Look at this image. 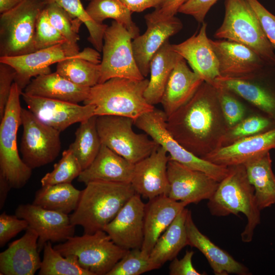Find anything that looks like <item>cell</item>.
<instances>
[{
  "instance_id": "obj_1",
  "label": "cell",
  "mask_w": 275,
  "mask_h": 275,
  "mask_svg": "<svg viewBox=\"0 0 275 275\" xmlns=\"http://www.w3.org/2000/svg\"><path fill=\"white\" fill-rule=\"evenodd\" d=\"M167 127L182 146L198 157L221 147L229 127L216 88L204 81L187 103L167 117Z\"/></svg>"
},
{
  "instance_id": "obj_2",
  "label": "cell",
  "mask_w": 275,
  "mask_h": 275,
  "mask_svg": "<svg viewBox=\"0 0 275 275\" xmlns=\"http://www.w3.org/2000/svg\"><path fill=\"white\" fill-rule=\"evenodd\" d=\"M86 185L70 218L74 226H81L87 234L103 230L136 194L130 183L93 181Z\"/></svg>"
},
{
  "instance_id": "obj_3",
  "label": "cell",
  "mask_w": 275,
  "mask_h": 275,
  "mask_svg": "<svg viewBox=\"0 0 275 275\" xmlns=\"http://www.w3.org/2000/svg\"><path fill=\"white\" fill-rule=\"evenodd\" d=\"M228 167V174L219 182L215 193L208 200L207 207L211 214L216 216H237L239 213L244 214L247 223L241 238L243 242H250L253 239L255 229L260 223L261 210L244 166Z\"/></svg>"
},
{
  "instance_id": "obj_4",
  "label": "cell",
  "mask_w": 275,
  "mask_h": 275,
  "mask_svg": "<svg viewBox=\"0 0 275 275\" xmlns=\"http://www.w3.org/2000/svg\"><path fill=\"white\" fill-rule=\"evenodd\" d=\"M149 79L115 77L91 87L84 104L95 106L94 115L118 116L135 121L154 106L144 97Z\"/></svg>"
},
{
  "instance_id": "obj_5",
  "label": "cell",
  "mask_w": 275,
  "mask_h": 275,
  "mask_svg": "<svg viewBox=\"0 0 275 275\" xmlns=\"http://www.w3.org/2000/svg\"><path fill=\"white\" fill-rule=\"evenodd\" d=\"M225 16L214 33L225 39L246 46L267 64L275 66V53L255 11L246 0H225Z\"/></svg>"
},
{
  "instance_id": "obj_6",
  "label": "cell",
  "mask_w": 275,
  "mask_h": 275,
  "mask_svg": "<svg viewBox=\"0 0 275 275\" xmlns=\"http://www.w3.org/2000/svg\"><path fill=\"white\" fill-rule=\"evenodd\" d=\"M22 91L13 82L0 124V173L12 188L23 187L30 179L32 169L19 155L17 134L21 125L20 96Z\"/></svg>"
},
{
  "instance_id": "obj_7",
  "label": "cell",
  "mask_w": 275,
  "mask_h": 275,
  "mask_svg": "<svg viewBox=\"0 0 275 275\" xmlns=\"http://www.w3.org/2000/svg\"><path fill=\"white\" fill-rule=\"evenodd\" d=\"M53 248L64 256L74 257L93 275H107L128 251L117 245L104 230L73 236Z\"/></svg>"
},
{
  "instance_id": "obj_8",
  "label": "cell",
  "mask_w": 275,
  "mask_h": 275,
  "mask_svg": "<svg viewBox=\"0 0 275 275\" xmlns=\"http://www.w3.org/2000/svg\"><path fill=\"white\" fill-rule=\"evenodd\" d=\"M45 6L42 0H23L15 8L1 14L0 57L35 51L36 22Z\"/></svg>"
},
{
  "instance_id": "obj_9",
  "label": "cell",
  "mask_w": 275,
  "mask_h": 275,
  "mask_svg": "<svg viewBox=\"0 0 275 275\" xmlns=\"http://www.w3.org/2000/svg\"><path fill=\"white\" fill-rule=\"evenodd\" d=\"M73 58H82L96 64H100L101 60L96 49L87 47L80 51L77 44L65 42L23 55L0 57V62L13 68L16 72L14 82L22 91L32 78L51 73V65Z\"/></svg>"
},
{
  "instance_id": "obj_10",
  "label": "cell",
  "mask_w": 275,
  "mask_h": 275,
  "mask_svg": "<svg viewBox=\"0 0 275 275\" xmlns=\"http://www.w3.org/2000/svg\"><path fill=\"white\" fill-rule=\"evenodd\" d=\"M133 119L118 116H97L96 126L101 144L135 164L150 155L158 145L146 133L132 129Z\"/></svg>"
},
{
  "instance_id": "obj_11",
  "label": "cell",
  "mask_w": 275,
  "mask_h": 275,
  "mask_svg": "<svg viewBox=\"0 0 275 275\" xmlns=\"http://www.w3.org/2000/svg\"><path fill=\"white\" fill-rule=\"evenodd\" d=\"M132 39L131 35L122 24L114 20L107 26L103 36L98 84L115 77L145 78L136 63Z\"/></svg>"
},
{
  "instance_id": "obj_12",
  "label": "cell",
  "mask_w": 275,
  "mask_h": 275,
  "mask_svg": "<svg viewBox=\"0 0 275 275\" xmlns=\"http://www.w3.org/2000/svg\"><path fill=\"white\" fill-rule=\"evenodd\" d=\"M21 119L23 131L20 150L24 162L33 170L54 161L61 149V132L24 108Z\"/></svg>"
},
{
  "instance_id": "obj_13",
  "label": "cell",
  "mask_w": 275,
  "mask_h": 275,
  "mask_svg": "<svg viewBox=\"0 0 275 275\" xmlns=\"http://www.w3.org/2000/svg\"><path fill=\"white\" fill-rule=\"evenodd\" d=\"M167 119L163 111L154 108L136 119L134 124L162 147L170 159L204 172L211 177H215L219 170L218 166L194 155L182 146L168 130Z\"/></svg>"
},
{
  "instance_id": "obj_14",
  "label": "cell",
  "mask_w": 275,
  "mask_h": 275,
  "mask_svg": "<svg viewBox=\"0 0 275 275\" xmlns=\"http://www.w3.org/2000/svg\"><path fill=\"white\" fill-rule=\"evenodd\" d=\"M214 85L230 90L275 122V66L267 65L257 76L251 79L219 76Z\"/></svg>"
},
{
  "instance_id": "obj_15",
  "label": "cell",
  "mask_w": 275,
  "mask_h": 275,
  "mask_svg": "<svg viewBox=\"0 0 275 275\" xmlns=\"http://www.w3.org/2000/svg\"><path fill=\"white\" fill-rule=\"evenodd\" d=\"M167 172L170 185L168 196L187 205L208 200L219 184L206 173L171 159L168 162Z\"/></svg>"
},
{
  "instance_id": "obj_16",
  "label": "cell",
  "mask_w": 275,
  "mask_h": 275,
  "mask_svg": "<svg viewBox=\"0 0 275 275\" xmlns=\"http://www.w3.org/2000/svg\"><path fill=\"white\" fill-rule=\"evenodd\" d=\"M210 41L217 59L220 77L253 78L268 65L244 45L225 39Z\"/></svg>"
},
{
  "instance_id": "obj_17",
  "label": "cell",
  "mask_w": 275,
  "mask_h": 275,
  "mask_svg": "<svg viewBox=\"0 0 275 275\" xmlns=\"http://www.w3.org/2000/svg\"><path fill=\"white\" fill-rule=\"evenodd\" d=\"M28 109L46 125L62 132L70 125L94 115L95 106L79 105L57 99L21 93Z\"/></svg>"
},
{
  "instance_id": "obj_18",
  "label": "cell",
  "mask_w": 275,
  "mask_h": 275,
  "mask_svg": "<svg viewBox=\"0 0 275 275\" xmlns=\"http://www.w3.org/2000/svg\"><path fill=\"white\" fill-rule=\"evenodd\" d=\"M15 215L25 219L38 234L39 251L48 241L64 242L74 236L75 227L68 214L43 208L32 204L19 205Z\"/></svg>"
},
{
  "instance_id": "obj_19",
  "label": "cell",
  "mask_w": 275,
  "mask_h": 275,
  "mask_svg": "<svg viewBox=\"0 0 275 275\" xmlns=\"http://www.w3.org/2000/svg\"><path fill=\"white\" fill-rule=\"evenodd\" d=\"M145 204L135 194L103 230L118 246L127 250L141 249L144 237Z\"/></svg>"
},
{
  "instance_id": "obj_20",
  "label": "cell",
  "mask_w": 275,
  "mask_h": 275,
  "mask_svg": "<svg viewBox=\"0 0 275 275\" xmlns=\"http://www.w3.org/2000/svg\"><path fill=\"white\" fill-rule=\"evenodd\" d=\"M169 159L166 151L158 145L150 155L134 164L130 183L136 194L149 200L168 195Z\"/></svg>"
},
{
  "instance_id": "obj_21",
  "label": "cell",
  "mask_w": 275,
  "mask_h": 275,
  "mask_svg": "<svg viewBox=\"0 0 275 275\" xmlns=\"http://www.w3.org/2000/svg\"><path fill=\"white\" fill-rule=\"evenodd\" d=\"M275 149V127L265 132L240 139L222 147L202 158L213 163L230 167L244 164Z\"/></svg>"
},
{
  "instance_id": "obj_22",
  "label": "cell",
  "mask_w": 275,
  "mask_h": 275,
  "mask_svg": "<svg viewBox=\"0 0 275 275\" xmlns=\"http://www.w3.org/2000/svg\"><path fill=\"white\" fill-rule=\"evenodd\" d=\"M173 49L188 63L204 81L213 85L219 76L218 63L207 35L204 22L198 32L184 41L172 44Z\"/></svg>"
},
{
  "instance_id": "obj_23",
  "label": "cell",
  "mask_w": 275,
  "mask_h": 275,
  "mask_svg": "<svg viewBox=\"0 0 275 275\" xmlns=\"http://www.w3.org/2000/svg\"><path fill=\"white\" fill-rule=\"evenodd\" d=\"M38 233L29 226L24 235L0 253L1 275H33L41 262Z\"/></svg>"
},
{
  "instance_id": "obj_24",
  "label": "cell",
  "mask_w": 275,
  "mask_h": 275,
  "mask_svg": "<svg viewBox=\"0 0 275 275\" xmlns=\"http://www.w3.org/2000/svg\"><path fill=\"white\" fill-rule=\"evenodd\" d=\"M147 30L133 39L132 47L136 65L145 77L150 72L152 58L163 43L183 28L182 21L175 16L166 20L146 22Z\"/></svg>"
},
{
  "instance_id": "obj_25",
  "label": "cell",
  "mask_w": 275,
  "mask_h": 275,
  "mask_svg": "<svg viewBox=\"0 0 275 275\" xmlns=\"http://www.w3.org/2000/svg\"><path fill=\"white\" fill-rule=\"evenodd\" d=\"M187 205L167 195L149 200L145 208L143 252L150 255L160 236Z\"/></svg>"
},
{
  "instance_id": "obj_26",
  "label": "cell",
  "mask_w": 275,
  "mask_h": 275,
  "mask_svg": "<svg viewBox=\"0 0 275 275\" xmlns=\"http://www.w3.org/2000/svg\"><path fill=\"white\" fill-rule=\"evenodd\" d=\"M185 226L188 245L197 248L204 255L215 275L251 274L248 267L236 261L200 232L189 210Z\"/></svg>"
},
{
  "instance_id": "obj_27",
  "label": "cell",
  "mask_w": 275,
  "mask_h": 275,
  "mask_svg": "<svg viewBox=\"0 0 275 275\" xmlns=\"http://www.w3.org/2000/svg\"><path fill=\"white\" fill-rule=\"evenodd\" d=\"M204 82L185 60L180 59L171 72L160 101L167 117L187 103Z\"/></svg>"
},
{
  "instance_id": "obj_28",
  "label": "cell",
  "mask_w": 275,
  "mask_h": 275,
  "mask_svg": "<svg viewBox=\"0 0 275 275\" xmlns=\"http://www.w3.org/2000/svg\"><path fill=\"white\" fill-rule=\"evenodd\" d=\"M134 164L101 144L92 163L77 177L85 185L93 181L130 183Z\"/></svg>"
},
{
  "instance_id": "obj_29",
  "label": "cell",
  "mask_w": 275,
  "mask_h": 275,
  "mask_svg": "<svg viewBox=\"0 0 275 275\" xmlns=\"http://www.w3.org/2000/svg\"><path fill=\"white\" fill-rule=\"evenodd\" d=\"M90 88L77 85L56 71L33 78L23 92L32 96L78 103L88 98Z\"/></svg>"
},
{
  "instance_id": "obj_30",
  "label": "cell",
  "mask_w": 275,
  "mask_h": 275,
  "mask_svg": "<svg viewBox=\"0 0 275 275\" xmlns=\"http://www.w3.org/2000/svg\"><path fill=\"white\" fill-rule=\"evenodd\" d=\"M182 58L173 49L169 39L154 55L150 62L149 83L144 93L149 104L154 105L160 103L171 72Z\"/></svg>"
},
{
  "instance_id": "obj_31",
  "label": "cell",
  "mask_w": 275,
  "mask_h": 275,
  "mask_svg": "<svg viewBox=\"0 0 275 275\" xmlns=\"http://www.w3.org/2000/svg\"><path fill=\"white\" fill-rule=\"evenodd\" d=\"M250 183L254 188L260 210L275 204V175L269 152L243 164Z\"/></svg>"
},
{
  "instance_id": "obj_32",
  "label": "cell",
  "mask_w": 275,
  "mask_h": 275,
  "mask_svg": "<svg viewBox=\"0 0 275 275\" xmlns=\"http://www.w3.org/2000/svg\"><path fill=\"white\" fill-rule=\"evenodd\" d=\"M188 209L184 208L160 236L150 254L152 261L159 268L172 261L185 246L188 245L186 219Z\"/></svg>"
},
{
  "instance_id": "obj_33",
  "label": "cell",
  "mask_w": 275,
  "mask_h": 275,
  "mask_svg": "<svg viewBox=\"0 0 275 275\" xmlns=\"http://www.w3.org/2000/svg\"><path fill=\"white\" fill-rule=\"evenodd\" d=\"M81 190L71 183L42 186L35 194L33 204L43 208L68 214L76 208Z\"/></svg>"
},
{
  "instance_id": "obj_34",
  "label": "cell",
  "mask_w": 275,
  "mask_h": 275,
  "mask_svg": "<svg viewBox=\"0 0 275 275\" xmlns=\"http://www.w3.org/2000/svg\"><path fill=\"white\" fill-rule=\"evenodd\" d=\"M96 116L80 123L70 149L78 159L82 170L88 168L97 156L101 143L96 126Z\"/></svg>"
},
{
  "instance_id": "obj_35",
  "label": "cell",
  "mask_w": 275,
  "mask_h": 275,
  "mask_svg": "<svg viewBox=\"0 0 275 275\" xmlns=\"http://www.w3.org/2000/svg\"><path fill=\"white\" fill-rule=\"evenodd\" d=\"M86 10L97 23H103L106 19H113L122 24L133 39L140 35L139 28L132 19V12L120 0H91Z\"/></svg>"
},
{
  "instance_id": "obj_36",
  "label": "cell",
  "mask_w": 275,
  "mask_h": 275,
  "mask_svg": "<svg viewBox=\"0 0 275 275\" xmlns=\"http://www.w3.org/2000/svg\"><path fill=\"white\" fill-rule=\"evenodd\" d=\"M56 72L77 85L91 88L99 82L100 65L80 58H69L57 63Z\"/></svg>"
},
{
  "instance_id": "obj_37",
  "label": "cell",
  "mask_w": 275,
  "mask_h": 275,
  "mask_svg": "<svg viewBox=\"0 0 275 275\" xmlns=\"http://www.w3.org/2000/svg\"><path fill=\"white\" fill-rule=\"evenodd\" d=\"M39 275H93L80 267L72 256H64L56 251L51 242L45 243Z\"/></svg>"
},
{
  "instance_id": "obj_38",
  "label": "cell",
  "mask_w": 275,
  "mask_h": 275,
  "mask_svg": "<svg viewBox=\"0 0 275 275\" xmlns=\"http://www.w3.org/2000/svg\"><path fill=\"white\" fill-rule=\"evenodd\" d=\"M46 4L56 3L73 16L79 19L86 26L89 36L88 41L95 49L102 51L104 32L108 25L94 21L87 12L80 0H42Z\"/></svg>"
},
{
  "instance_id": "obj_39",
  "label": "cell",
  "mask_w": 275,
  "mask_h": 275,
  "mask_svg": "<svg viewBox=\"0 0 275 275\" xmlns=\"http://www.w3.org/2000/svg\"><path fill=\"white\" fill-rule=\"evenodd\" d=\"M274 127L275 122L262 113L247 116L228 129L223 138L221 147L228 146L240 139L265 132Z\"/></svg>"
},
{
  "instance_id": "obj_40",
  "label": "cell",
  "mask_w": 275,
  "mask_h": 275,
  "mask_svg": "<svg viewBox=\"0 0 275 275\" xmlns=\"http://www.w3.org/2000/svg\"><path fill=\"white\" fill-rule=\"evenodd\" d=\"M82 171V168L72 151H64L61 159L54 164L53 170L46 174L41 180L42 186L60 183H71Z\"/></svg>"
},
{
  "instance_id": "obj_41",
  "label": "cell",
  "mask_w": 275,
  "mask_h": 275,
  "mask_svg": "<svg viewBox=\"0 0 275 275\" xmlns=\"http://www.w3.org/2000/svg\"><path fill=\"white\" fill-rule=\"evenodd\" d=\"M150 257L141 249L128 250L107 275H140L159 269Z\"/></svg>"
},
{
  "instance_id": "obj_42",
  "label": "cell",
  "mask_w": 275,
  "mask_h": 275,
  "mask_svg": "<svg viewBox=\"0 0 275 275\" xmlns=\"http://www.w3.org/2000/svg\"><path fill=\"white\" fill-rule=\"evenodd\" d=\"M49 20L52 25L62 35L66 41L77 44L79 31L82 23L56 3L46 5Z\"/></svg>"
},
{
  "instance_id": "obj_43",
  "label": "cell",
  "mask_w": 275,
  "mask_h": 275,
  "mask_svg": "<svg viewBox=\"0 0 275 275\" xmlns=\"http://www.w3.org/2000/svg\"><path fill=\"white\" fill-rule=\"evenodd\" d=\"M67 42L51 23L45 8L40 13L36 25L34 44L35 51Z\"/></svg>"
},
{
  "instance_id": "obj_44",
  "label": "cell",
  "mask_w": 275,
  "mask_h": 275,
  "mask_svg": "<svg viewBox=\"0 0 275 275\" xmlns=\"http://www.w3.org/2000/svg\"><path fill=\"white\" fill-rule=\"evenodd\" d=\"M221 107L229 127L236 125L246 116V109L236 94L228 89L217 85Z\"/></svg>"
},
{
  "instance_id": "obj_45",
  "label": "cell",
  "mask_w": 275,
  "mask_h": 275,
  "mask_svg": "<svg viewBox=\"0 0 275 275\" xmlns=\"http://www.w3.org/2000/svg\"><path fill=\"white\" fill-rule=\"evenodd\" d=\"M29 227L24 219L3 212L0 215V246H4L10 239Z\"/></svg>"
},
{
  "instance_id": "obj_46",
  "label": "cell",
  "mask_w": 275,
  "mask_h": 275,
  "mask_svg": "<svg viewBox=\"0 0 275 275\" xmlns=\"http://www.w3.org/2000/svg\"><path fill=\"white\" fill-rule=\"evenodd\" d=\"M253 8L261 23L268 40L275 50V15L258 0H246Z\"/></svg>"
},
{
  "instance_id": "obj_47",
  "label": "cell",
  "mask_w": 275,
  "mask_h": 275,
  "mask_svg": "<svg viewBox=\"0 0 275 275\" xmlns=\"http://www.w3.org/2000/svg\"><path fill=\"white\" fill-rule=\"evenodd\" d=\"M16 72L11 66L0 62V119L4 114Z\"/></svg>"
},
{
  "instance_id": "obj_48",
  "label": "cell",
  "mask_w": 275,
  "mask_h": 275,
  "mask_svg": "<svg viewBox=\"0 0 275 275\" xmlns=\"http://www.w3.org/2000/svg\"><path fill=\"white\" fill-rule=\"evenodd\" d=\"M189 0H163L151 13L144 18L146 22H154L175 16L180 8Z\"/></svg>"
},
{
  "instance_id": "obj_49",
  "label": "cell",
  "mask_w": 275,
  "mask_h": 275,
  "mask_svg": "<svg viewBox=\"0 0 275 275\" xmlns=\"http://www.w3.org/2000/svg\"><path fill=\"white\" fill-rule=\"evenodd\" d=\"M218 0H189L179 9L178 13L193 17L199 23L204 19L211 7Z\"/></svg>"
},
{
  "instance_id": "obj_50",
  "label": "cell",
  "mask_w": 275,
  "mask_h": 275,
  "mask_svg": "<svg viewBox=\"0 0 275 275\" xmlns=\"http://www.w3.org/2000/svg\"><path fill=\"white\" fill-rule=\"evenodd\" d=\"M194 254L193 251H187L181 259L175 258L171 261L169 266L170 275H202L197 271L192 263V258Z\"/></svg>"
},
{
  "instance_id": "obj_51",
  "label": "cell",
  "mask_w": 275,
  "mask_h": 275,
  "mask_svg": "<svg viewBox=\"0 0 275 275\" xmlns=\"http://www.w3.org/2000/svg\"><path fill=\"white\" fill-rule=\"evenodd\" d=\"M132 12H141L150 8H157L163 0H120Z\"/></svg>"
},
{
  "instance_id": "obj_52",
  "label": "cell",
  "mask_w": 275,
  "mask_h": 275,
  "mask_svg": "<svg viewBox=\"0 0 275 275\" xmlns=\"http://www.w3.org/2000/svg\"><path fill=\"white\" fill-rule=\"evenodd\" d=\"M11 188L6 178L0 173V209L4 206L8 194Z\"/></svg>"
},
{
  "instance_id": "obj_53",
  "label": "cell",
  "mask_w": 275,
  "mask_h": 275,
  "mask_svg": "<svg viewBox=\"0 0 275 275\" xmlns=\"http://www.w3.org/2000/svg\"><path fill=\"white\" fill-rule=\"evenodd\" d=\"M23 0H0V13L7 12L16 7Z\"/></svg>"
},
{
  "instance_id": "obj_54",
  "label": "cell",
  "mask_w": 275,
  "mask_h": 275,
  "mask_svg": "<svg viewBox=\"0 0 275 275\" xmlns=\"http://www.w3.org/2000/svg\"><path fill=\"white\" fill-rule=\"evenodd\" d=\"M87 1H90L91 0H87Z\"/></svg>"
}]
</instances>
